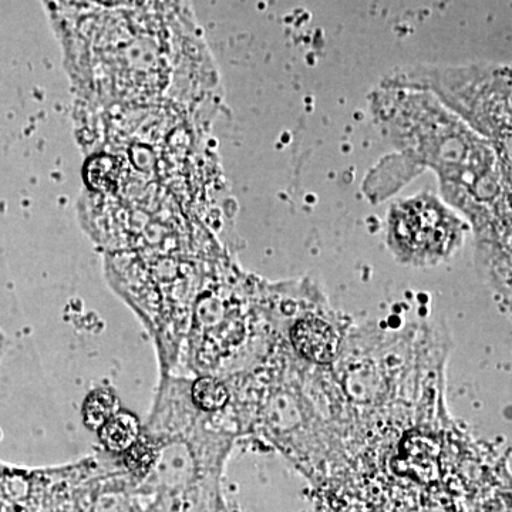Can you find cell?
<instances>
[{"instance_id": "4", "label": "cell", "mask_w": 512, "mask_h": 512, "mask_svg": "<svg viewBox=\"0 0 512 512\" xmlns=\"http://www.w3.org/2000/svg\"><path fill=\"white\" fill-rule=\"evenodd\" d=\"M99 430L104 446L113 451L128 450L140 436L138 420L130 413L117 412Z\"/></svg>"}, {"instance_id": "2", "label": "cell", "mask_w": 512, "mask_h": 512, "mask_svg": "<svg viewBox=\"0 0 512 512\" xmlns=\"http://www.w3.org/2000/svg\"><path fill=\"white\" fill-rule=\"evenodd\" d=\"M440 448L436 441L424 436H412L404 441L397 458L396 468L400 474L414 478L419 483L429 484L440 476Z\"/></svg>"}, {"instance_id": "5", "label": "cell", "mask_w": 512, "mask_h": 512, "mask_svg": "<svg viewBox=\"0 0 512 512\" xmlns=\"http://www.w3.org/2000/svg\"><path fill=\"white\" fill-rule=\"evenodd\" d=\"M119 410L116 397L107 390H96L87 397L83 417L90 429H100Z\"/></svg>"}, {"instance_id": "7", "label": "cell", "mask_w": 512, "mask_h": 512, "mask_svg": "<svg viewBox=\"0 0 512 512\" xmlns=\"http://www.w3.org/2000/svg\"><path fill=\"white\" fill-rule=\"evenodd\" d=\"M153 447L146 443H134L130 447V461L134 466H148L153 460Z\"/></svg>"}, {"instance_id": "3", "label": "cell", "mask_w": 512, "mask_h": 512, "mask_svg": "<svg viewBox=\"0 0 512 512\" xmlns=\"http://www.w3.org/2000/svg\"><path fill=\"white\" fill-rule=\"evenodd\" d=\"M296 350L312 362L326 365L338 355V336L328 323L320 319H305L292 329Z\"/></svg>"}, {"instance_id": "1", "label": "cell", "mask_w": 512, "mask_h": 512, "mask_svg": "<svg viewBox=\"0 0 512 512\" xmlns=\"http://www.w3.org/2000/svg\"><path fill=\"white\" fill-rule=\"evenodd\" d=\"M394 235L417 254H443L453 244L457 221L440 202L417 197L402 202L392 217Z\"/></svg>"}, {"instance_id": "6", "label": "cell", "mask_w": 512, "mask_h": 512, "mask_svg": "<svg viewBox=\"0 0 512 512\" xmlns=\"http://www.w3.org/2000/svg\"><path fill=\"white\" fill-rule=\"evenodd\" d=\"M194 402L201 409L214 412L220 410L228 402V392L224 384L211 377H202L192 387Z\"/></svg>"}]
</instances>
